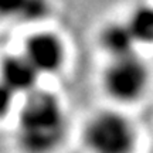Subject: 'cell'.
<instances>
[{
	"label": "cell",
	"mask_w": 153,
	"mask_h": 153,
	"mask_svg": "<svg viewBox=\"0 0 153 153\" xmlns=\"http://www.w3.org/2000/svg\"><path fill=\"white\" fill-rule=\"evenodd\" d=\"M14 119V137L23 153H58L68 139L70 114L54 91L40 87L22 98Z\"/></svg>",
	"instance_id": "cell-1"
},
{
	"label": "cell",
	"mask_w": 153,
	"mask_h": 153,
	"mask_svg": "<svg viewBox=\"0 0 153 153\" xmlns=\"http://www.w3.org/2000/svg\"><path fill=\"white\" fill-rule=\"evenodd\" d=\"M81 143L87 153H135L139 131L131 116L119 108L99 109L85 120Z\"/></svg>",
	"instance_id": "cell-2"
},
{
	"label": "cell",
	"mask_w": 153,
	"mask_h": 153,
	"mask_svg": "<svg viewBox=\"0 0 153 153\" xmlns=\"http://www.w3.org/2000/svg\"><path fill=\"white\" fill-rule=\"evenodd\" d=\"M150 85L152 68L139 53L108 60L101 74L102 91L118 106L139 104Z\"/></svg>",
	"instance_id": "cell-3"
},
{
	"label": "cell",
	"mask_w": 153,
	"mask_h": 153,
	"mask_svg": "<svg viewBox=\"0 0 153 153\" xmlns=\"http://www.w3.org/2000/svg\"><path fill=\"white\" fill-rule=\"evenodd\" d=\"M20 53L30 61L40 76L57 75L68 62L65 38L53 28H34L26 36Z\"/></svg>",
	"instance_id": "cell-4"
},
{
	"label": "cell",
	"mask_w": 153,
	"mask_h": 153,
	"mask_svg": "<svg viewBox=\"0 0 153 153\" xmlns=\"http://www.w3.org/2000/svg\"><path fill=\"white\" fill-rule=\"evenodd\" d=\"M40 74L19 51L0 57V81L22 99L40 88Z\"/></svg>",
	"instance_id": "cell-5"
},
{
	"label": "cell",
	"mask_w": 153,
	"mask_h": 153,
	"mask_svg": "<svg viewBox=\"0 0 153 153\" xmlns=\"http://www.w3.org/2000/svg\"><path fill=\"white\" fill-rule=\"evenodd\" d=\"M98 45L108 60L136 54L139 44L126 20L105 23L98 33Z\"/></svg>",
	"instance_id": "cell-6"
},
{
	"label": "cell",
	"mask_w": 153,
	"mask_h": 153,
	"mask_svg": "<svg viewBox=\"0 0 153 153\" xmlns=\"http://www.w3.org/2000/svg\"><path fill=\"white\" fill-rule=\"evenodd\" d=\"M139 45H153V4H137L126 19Z\"/></svg>",
	"instance_id": "cell-7"
},
{
	"label": "cell",
	"mask_w": 153,
	"mask_h": 153,
	"mask_svg": "<svg viewBox=\"0 0 153 153\" xmlns=\"http://www.w3.org/2000/svg\"><path fill=\"white\" fill-rule=\"evenodd\" d=\"M54 11L53 0H26L17 23L34 26L36 28L48 20Z\"/></svg>",
	"instance_id": "cell-8"
},
{
	"label": "cell",
	"mask_w": 153,
	"mask_h": 153,
	"mask_svg": "<svg viewBox=\"0 0 153 153\" xmlns=\"http://www.w3.org/2000/svg\"><path fill=\"white\" fill-rule=\"evenodd\" d=\"M19 97L7 88L0 81V120H4L10 118L11 115H16V111L19 108Z\"/></svg>",
	"instance_id": "cell-9"
},
{
	"label": "cell",
	"mask_w": 153,
	"mask_h": 153,
	"mask_svg": "<svg viewBox=\"0 0 153 153\" xmlns=\"http://www.w3.org/2000/svg\"><path fill=\"white\" fill-rule=\"evenodd\" d=\"M24 3L26 0H0V24L17 23Z\"/></svg>",
	"instance_id": "cell-10"
},
{
	"label": "cell",
	"mask_w": 153,
	"mask_h": 153,
	"mask_svg": "<svg viewBox=\"0 0 153 153\" xmlns=\"http://www.w3.org/2000/svg\"><path fill=\"white\" fill-rule=\"evenodd\" d=\"M148 153H153V145H152V148L149 149V152H148Z\"/></svg>",
	"instance_id": "cell-11"
}]
</instances>
